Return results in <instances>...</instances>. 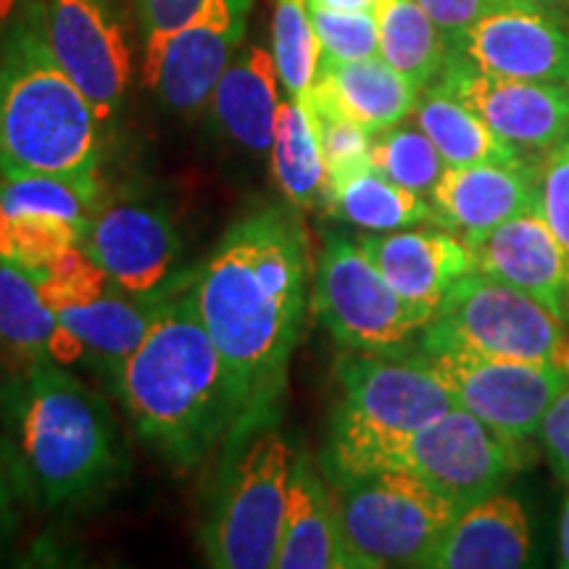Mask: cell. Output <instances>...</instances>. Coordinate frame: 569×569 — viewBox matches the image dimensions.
<instances>
[{
  "label": "cell",
  "instance_id": "1",
  "mask_svg": "<svg viewBox=\"0 0 569 569\" xmlns=\"http://www.w3.org/2000/svg\"><path fill=\"white\" fill-rule=\"evenodd\" d=\"M309 240L293 206L238 219L190 277L201 322L230 369L240 401L232 443L272 427L306 319Z\"/></svg>",
  "mask_w": 569,
  "mask_h": 569
},
{
  "label": "cell",
  "instance_id": "2",
  "mask_svg": "<svg viewBox=\"0 0 569 569\" xmlns=\"http://www.w3.org/2000/svg\"><path fill=\"white\" fill-rule=\"evenodd\" d=\"M111 382L138 438L180 472L230 446L238 432V390L198 317L190 277Z\"/></svg>",
  "mask_w": 569,
  "mask_h": 569
},
{
  "label": "cell",
  "instance_id": "3",
  "mask_svg": "<svg viewBox=\"0 0 569 569\" xmlns=\"http://www.w3.org/2000/svg\"><path fill=\"white\" fill-rule=\"evenodd\" d=\"M13 475L46 509L82 507L122 475L117 419L103 396L56 361H34L0 388Z\"/></svg>",
  "mask_w": 569,
  "mask_h": 569
},
{
  "label": "cell",
  "instance_id": "4",
  "mask_svg": "<svg viewBox=\"0 0 569 569\" xmlns=\"http://www.w3.org/2000/svg\"><path fill=\"white\" fill-rule=\"evenodd\" d=\"M103 119L48 46L38 0L0 42V174L98 182Z\"/></svg>",
  "mask_w": 569,
  "mask_h": 569
},
{
  "label": "cell",
  "instance_id": "5",
  "mask_svg": "<svg viewBox=\"0 0 569 569\" xmlns=\"http://www.w3.org/2000/svg\"><path fill=\"white\" fill-rule=\"evenodd\" d=\"M336 377L340 398L322 457L332 482L386 467L415 432L459 407L422 351H348Z\"/></svg>",
  "mask_w": 569,
  "mask_h": 569
},
{
  "label": "cell",
  "instance_id": "6",
  "mask_svg": "<svg viewBox=\"0 0 569 569\" xmlns=\"http://www.w3.org/2000/svg\"><path fill=\"white\" fill-rule=\"evenodd\" d=\"M293 459L274 425L224 451L222 482L201 530L211 567H277Z\"/></svg>",
  "mask_w": 569,
  "mask_h": 569
},
{
  "label": "cell",
  "instance_id": "7",
  "mask_svg": "<svg viewBox=\"0 0 569 569\" xmlns=\"http://www.w3.org/2000/svg\"><path fill=\"white\" fill-rule=\"evenodd\" d=\"M543 303L475 269L448 290L422 327V353L538 361L569 372V332Z\"/></svg>",
  "mask_w": 569,
  "mask_h": 569
},
{
  "label": "cell",
  "instance_id": "8",
  "mask_svg": "<svg viewBox=\"0 0 569 569\" xmlns=\"http://www.w3.org/2000/svg\"><path fill=\"white\" fill-rule=\"evenodd\" d=\"M332 482V480H330ZM340 530L356 567H427L461 515L417 475L377 467L332 482Z\"/></svg>",
  "mask_w": 569,
  "mask_h": 569
},
{
  "label": "cell",
  "instance_id": "9",
  "mask_svg": "<svg viewBox=\"0 0 569 569\" xmlns=\"http://www.w3.org/2000/svg\"><path fill=\"white\" fill-rule=\"evenodd\" d=\"M315 315L348 351H398L430 322V311L407 301L356 240L330 234L315 274Z\"/></svg>",
  "mask_w": 569,
  "mask_h": 569
},
{
  "label": "cell",
  "instance_id": "10",
  "mask_svg": "<svg viewBox=\"0 0 569 569\" xmlns=\"http://www.w3.org/2000/svg\"><path fill=\"white\" fill-rule=\"evenodd\" d=\"M522 443L503 438L467 409L453 407L415 432L386 467L417 475L436 493L465 511L498 493L522 467Z\"/></svg>",
  "mask_w": 569,
  "mask_h": 569
},
{
  "label": "cell",
  "instance_id": "11",
  "mask_svg": "<svg viewBox=\"0 0 569 569\" xmlns=\"http://www.w3.org/2000/svg\"><path fill=\"white\" fill-rule=\"evenodd\" d=\"M38 9L56 61L80 84L103 122H111L132 82V30L124 0H38Z\"/></svg>",
  "mask_w": 569,
  "mask_h": 569
},
{
  "label": "cell",
  "instance_id": "12",
  "mask_svg": "<svg viewBox=\"0 0 569 569\" xmlns=\"http://www.w3.org/2000/svg\"><path fill=\"white\" fill-rule=\"evenodd\" d=\"M425 356L461 409L517 443L538 436L553 398L569 386V372L557 365L475 353Z\"/></svg>",
  "mask_w": 569,
  "mask_h": 569
},
{
  "label": "cell",
  "instance_id": "13",
  "mask_svg": "<svg viewBox=\"0 0 569 569\" xmlns=\"http://www.w3.org/2000/svg\"><path fill=\"white\" fill-rule=\"evenodd\" d=\"M253 0H206L188 24L142 48V74L174 113H196L211 101L248 32Z\"/></svg>",
  "mask_w": 569,
  "mask_h": 569
},
{
  "label": "cell",
  "instance_id": "14",
  "mask_svg": "<svg viewBox=\"0 0 569 569\" xmlns=\"http://www.w3.org/2000/svg\"><path fill=\"white\" fill-rule=\"evenodd\" d=\"M82 248L113 284L132 296H163L180 288L182 240L172 217L148 201L103 203Z\"/></svg>",
  "mask_w": 569,
  "mask_h": 569
},
{
  "label": "cell",
  "instance_id": "15",
  "mask_svg": "<svg viewBox=\"0 0 569 569\" xmlns=\"http://www.w3.org/2000/svg\"><path fill=\"white\" fill-rule=\"evenodd\" d=\"M440 84L511 146L553 151L569 138V84L488 74L453 51L440 71Z\"/></svg>",
  "mask_w": 569,
  "mask_h": 569
},
{
  "label": "cell",
  "instance_id": "16",
  "mask_svg": "<svg viewBox=\"0 0 569 569\" xmlns=\"http://www.w3.org/2000/svg\"><path fill=\"white\" fill-rule=\"evenodd\" d=\"M457 51L488 74L569 84V30L557 11L503 6L475 21Z\"/></svg>",
  "mask_w": 569,
  "mask_h": 569
},
{
  "label": "cell",
  "instance_id": "17",
  "mask_svg": "<svg viewBox=\"0 0 569 569\" xmlns=\"http://www.w3.org/2000/svg\"><path fill=\"white\" fill-rule=\"evenodd\" d=\"M467 246L478 272L522 290L569 325V261L538 203Z\"/></svg>",
  "mask_w": 569,
  "mask_h": 569
},
{
  "label": "cell",
  "instance_id": "18",
  "mask_svg": "<svg viewBox=\"0 0 569 569\" xmlns=\"http://www.w3.org/2000/svg\"><path fill=\"white\" fill-rule=\"evenodd\" d=\"M361 246L382 277L419 309L436 315L448 290L475 272L472 248L453 230H390L365 234Z\"/></svg>",
  "mask_w": 569,
  "mask_h": 569
},
{
  "label": "cell",
  "instance_id": "19",
  "mask_svg": "<svg viewBox=\"0 0 569 569\" xmlns=\"http://www.w3.org/2000/svg\"><path fill=\"white\" fill-rule=\"evenodd\" d=\"M430 203L440 227L461 238H478L538 203V174L525 163L446 167Z\"/></svg>",
  "mask_w": 569,
  "mask_h": 569
},
{
  "label": "cell",
  "instance_id": "20",
  "mask_svg": "<svg viewBox=\"0 0 569 569\" xmlns=\"http://www.w3.org/2000/svg\"><path fill=\"white\" fill-rule=\"evenodd\" d=\"M359 569L340 530L338 498L309 453L293 459L277 569Z\"/></svg>",
  "mask_w": 569,
  "mask_h": 569
},
{
  "label": "cell",
  "instance_id": "21",
  "mask_svg": "<svg viewBox=\"0 0 569 569\" xmlns=\"http://www.w3.org/2000/svg\"><path fill=\"white\" fill-rule=\"evenodd\" d=\"M419 90L407 74L390 67L382 56L359 61L319 59L309 103L336 111L365 124L375 134L401 124L415 111Z\"/></svg>",
  "mask_w": 569,
  "mask_h": 569
},
{
  "label": "cell",
  "instance_id": "22",
  "mask_svg": "<svg viewBox=\"0 0 569 569\" xmlns=\"http://www.w3.org/2000/svg\"><path fill=\"white\" fill-rule=\"evenodd\" d=\"M530 553L528 511L498 490L453 519L425 569H517L530 565Z\"/></svg>",
  "mask_w": 569,
  "mask_h": 569
},
{
  "label": "cell",
  "instance_id": "23",
  "mask_svg": "<svg viewBox=\"0 0 569 569\" xmlns=\"http://www.w3.org/2000/svg\"><path fill=\"white\" fill-rule=\"evenodd\" d=\"M280 74L272 51L240 46L222 80L213 88L211 117L227 138L251 153H272L277 111H280Z\"/></svg>",
  "mask_w": 569,
  "mask_h": 569
},
{
  "label": "cell",
  "instance_id": "24",
  "mask_svg": "<svg viewBox=\"0 0 569 569\" xmlns=\"http://www.w3.org/2000/svg\"><path fill=\"white\" fill-rule=\"evenodd\" d=\"M0 351L13 367L56 361L71 367L84 348L46 303L38 277L0 259Z\"/></svg>",
  "mask_w": 569,
  "mask_h": 569
},
{
  "label": "cell",
  "instance_id": "25",
  "mask_svg": "<svg viewBox=\"0 0 569 569\" xmlns=\"http://www.w3.org/2000/svg\"><path fill=\"white\" fill-rule=\"evenodd\" d=\"M172 293L132 296L119 284H111L92 301L63 306L56 315L71 336L82 343L84 359L101 367V372L111 380L117 369L130 359V353L151 332Z\"/></svg>",
  "mask_w": 569,
  "mask_h": 569
},
{
  "label": "cell",
  "instance_id": "26",
  "mask_svg": "<svg viewBox=\"0 0 569 569\" xmlns=\"http://www.w3.org/2000/svg\"><path fill=\"white\" fill-rule=\"evenodd\" d=\"M417 127L436 142L446 167L472 163H525L522 151L490 130L465 101L443 84L419 92L415 106Z\"/></svg>",
  "mask_w": 569,
  "mask_h": 569
},
{
  "label": "cell",
  "instance_id": "27",
  "mask_svg": "<svg viewBox=\"0 0 569 569\" xmlns=\"http://www.w3.org/2000/svg\"><path fill=\"white\" fill-rule=\"evenodd\" d=\"M375 19L382 59L419 90L430 88L451 56V42L430 13L417 0H377Z\"/></svg>",
  "mask_w": 569,
  "mask_h": 569
},
{
  "label": "cell",
  "instance_id": "28",
  "mask_svg": "<svg viewBox=\"0 0 569 569\" xmlns=\"http://www.w3.org/2000/svg\"><path fill=\"white\" fill-rule=\"evenodd\" d=\"M272 172L293 209H315L325 196V161L306 98H282L277 111Z\"/></svg>",
  "mask_w": 569,
  "mask_h": 569
},
{
  "label": "cell",
  "instance_id": "29",
  "mask_svg": "<svg viewBox=\"0 0 569 569\" xmlns=\"http://www.w3.org/2000/svg\"><path fill=\"white\" fill-rule=\"evenodd\" d=\"M322 206H327L336 217L346 219L348 224L365 227L372 232L403 230V227L415 224H440L430 198L401 188L377 169H367L332 193H327Z\"/></svg>",
  "mask_w": 569,
  "mask_h": 569
},
{
  "label": "cell",
  "instance_id": "30",
  "mask_svg": "<svg viewBox=\"0 0 569 569\" xmlns=\"http://www.w3.org/2000/svg\"><path fill=\"white\" fill-rule=\"evenodd\" d=\"M101 184L77 182L42 172L0 174V219L53 217L88 234L92 217L101 209Z\"/></svg>",
  "mask_w": 569,
  "mask_h": 569
},
{
  "label": "cell",
  "instance_id": "31",
  "mask_svg": "<svg viewBox=\"0 0 569 569\" xmlns=\"http://www.w3.org/2000/svg\"><path fill=\"white\" fill-rule=\"evenodd\" d=\"M272 56L284 96H309L322 59V46L306 0H274Z\"/></svg>",
  "mask_w": 569,
  "mask_h": 569
},
{
  "label": "cell",
  "instance_id": "32",
  "mask_svg": "<svg viewBox=\"0 0 569 569\" xmlns=\"http://www.w3.org/2000/svg\"><path fill=\"white\" fill-rule=\"evenodd\" d=\"M369 159L377 172L419 196L430 193L446 169L436 142L422 130H409V127L398 124L375 134Z\"/></svg>",
  "mask_w": 569,
  "mask_h": 569
},
{
  "label": "cell",
  "instance_id": "33",
  "mask_svg": "<svg viewBox=\"0 0 569 569\" xmlns=\"http://www.w3.org/2000/svg\"><path fill=\"white\" fill-rule=\"evenodd\" d=\"M84 234L53 217L0 219V259L11 261L34 277L46 272L71 246H82Z\"/></svg>",
  "mask_w": 569,
  "mask_h": 569
},
{
  "label": "cell",
  "instance_id": "34",
  "mask_svg": "<svg viewBox=\"0 0 569 569\" xmlns=\"http://www.w3.org/2000/svg\"><path fill=\"white\" fill-rule=\"evenodd\" d=\"M309 101V98H306ZM311 106V103H309ZM315 124L319 134V146H322V161H325V196L332 190L353 180L356 174L372 169V140L375 132L367 130L365 124L353 122V119L343 117V113L315 109ZM322 196V203H325Z\"/></svg>",
  "mask_w": 569,
  "mask_h": 569
},
{
  "label": "cell",
  "instance_id": "35",
  "mask_svg": "<svg viewBox=\"0 0 569 569\" xmlns=\"http://www.w3.org/2000/svg\"><path fill=\"white\" fill-rule=\"evenodd\" d=\"M325 61H359L380 56L375 11L311 9Z\"/></svg>",
  "mask_w": 569,
  "mask_h": 569
},
{
  "label": "cell",
  "instance_id": "36",
  "mask_svg": "<svg viewBox=\"0 0 569 569\" xmlns=\"http://www.w3.org/2000/svg\"><path fill=\"white\" fill-rule=\"evenodd\" d=\"M538 209L569 261V138L553 148L540 169Z\"/></svg>",
  "mask_w": 569,
  "mask_h": 569
},
{
  "label": "cell",
  "instance_id": "37",
  "mask_svg": "<svg viewBox=\"0 0 569 569\" xmlns=\"http://www.w3.org/2000/svg\"><path fill=\"white\" fill-rule=\"evenodd\" d=\"M134 17H138L142 48H151L188 24L206 0H132Z\"/></svg>",
  "mask_w": 569,
  "mask_h": 569
},
{
  "label": "cell",
  "instance_id": "38",
  "mask_svg": "<svg viewBox=\"0 0 569 569\" xmlns=\"http://www.w3.org/2000/svg\"><path fill=\"white\" fill-rule=\"evenodd\" d=\"M417 3L422 6V9L430 13V19L436 21L440 30H443L453 51L475 21L482 19L490 11L503 9V6L525 3V0H417Z\"/></svg>",
  "mask_w": 569,
  "mask_h": 569
},
{
  "label": "cell",
  "instance_id": "39",
  "mask_svg": "<svg viewBox=\"0 0 569 569\" xmlns=\"http://www.w3.org/2000/svg\"><path fill=\"white\" fill-rule=\"evenodd\" d=\"M536 438L543 446L557 478L569 486V386L553 398Z\"/></svg>",
  "mask_w": 569,
  "mask_h": 569
},
{
  "label": "cell",
  "instance_id": "40",
  "mask_svg": "<svg viewBox=\"0 0 569 569\" xmlns=\"http://www.w3.org/2000/svg\"><path fill=\"white\" fill-rule=\"evenodd\" d=\"M13 482H17V475H13L11 459H9V453H6L3 438H0V536L11 528Z\"/></svg>",
  "mask_w": 569,
  "mask_h": 569
},
{
  "label": "cell",
  "instance_id": "41",
  "mask_svg": "<svg viewBox=\"0 0 569 569\" xmlns=\"http://www.w3.org/2000/svg\"><path fill=\"white\" fill-rule=\"evenodd\" d=\"M32 0H0V42L9 38L21 17L30 11Z\"/></svg>",
  "mask_w": 569,
  "mask_h": 569
},
{
  "label": "cell",
  "instance_id": "42",
  "mask_svg": "<svg viewBox=\"0 0 569 569\" xmlns=\"http://www.w3.org/2000/svg\"><path fill=\"white\" fill-rule=\"evenodd\" d=\"M309 9L327 11H375L377 0H306Z\"/></svg>",
  "mask_w": 569,
  "mask_h": 569
},
{
  "label": "cell",
  "instance_id": "43",
  "mask_svg": "<svg viewBox=\"0 0 569 569\" xmlns=\"http://www.w3.org/2000/svg\"><path fill=\"white\" fill-rule=\"evenodd\" d=\"M559 565L569 567V498L565 501L559 519Z\"/></svg>",
  "mask_w": 569,
  "mask_h": 569
},
{
  "label": "cell",
  "instance_id": "44",
  "mask_svg": "<svg viewBox=\"0 0 569 569\" xmlns=\"http://www.w3.org/2000/svg\"><path fill=\"white\" fill-rule=\"evenodd\" d=\"M525 3L540 6L546 11H567L569 9V0H525Z\"/></svg>",
  "mask_w": 569,
  "mask_h": 569
},
{
  "label": "cell",
  "instance_id": "45",
  "mask_svg": "<svg viewBox=\"0 0 569 569\" xmlns=\"http://www.w3.org/2000/svg\"><path fill=\"white\" fill-rule=\"evenodd\" d=\"M6 359V356H3V351H0V361H3ZM11 375V372H9ZM9 375H6V377H9ZM6 377H0V388H3V382H6Z\"/></svg>",
  "mask_w": 569,
  "mask_h": 569
}]
</instances>
